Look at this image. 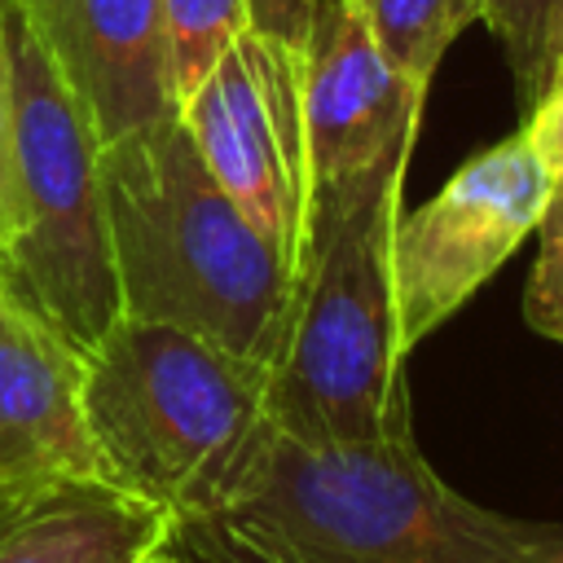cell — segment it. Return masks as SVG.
Returning a JSON list of instances; mask_svg holds the SVG:
<instances>
[{
	"mask_svg": "<svg viewBox=\"0 0 563 563\" xmlns=\"http://www.w3.org/2000/svg\"><path fill=\"white\" fill-rule=\"evenodd\" d=\"M185 563H559L563 523L488 510L413 435L308 444L268 418L220 501L172 532Z\"/></svg>",
	"mask_w": 563,
	"mask_h": 563,
	"instance_id": "6da1fadb",
	"label": "cell"
},
{
	"mask_svg": "<svg viewBox=\"0 0 563 563\" xmlns=\"http://www.w3.org/2000/svg\"><path fill=\"white\" fill-rule=\"evenodd\" d=\"M409 154L400 145L365 172L312 185L282 343L264 369V418L295 440L413 435L391 286Z\"/></svg>",
	"mask_w": 563,
	"mask_h": 563,
	"instance_id": "7a4b0ae2",
	"label": "cell"
},
{
	"mask_svg": "<svg viewBox=\"0 0 563 563\" xmlns=\"http://www.w3.org/2000/svg\"><path fill=\"white\" fill-rule=\"evenodd\" d=\"M123 317L194 330L273 365L295 268L207 172L180 114L101 145Z\"/></svg>",
	"mask_w": 563,
	"mask_h": 563,
	"instance_id": "3957f363",
	"label": "cell"
},
{
	"mask_svg": "<svg viewBox=\"0 0 563 563\" xmlns=\"http://www.w3.org/2000/svg\"><path fill=\"white\" fill-rule=\"evenodd\" d=\"M84 422L101 479L180 528L220 501L251 453L264 427V365L119 312L84 352Z\"/></svg>",
	"mask_w": 563,
	"mask_h": 563,
	"instance_id": "277c9868",
	"label": "cell"
},
{
	"mask_svg": "<svg viewBox=\"0 0 563 563\" xmlns=\"http://www.w3.org/2000/svg\"><path fill=\"white\" fill-rule=\"evenodd\" d=\"M18 128L13 299L88 352L119 321V282L101 194V141L44 62L18 13L4 22Z\"/></svg>",
	"mask_w": 563,
	"mask_h": 563,
	"instance_id": "5b68a950",
	"label": "cell"
},
{
	"mask_svg": "<svg viewBox=\"0 0 563 563\" xmlns=\"http://www.w3.org/2000/svg\"><path fill=\"white\" fill-rule=\"evenodd\" d=\"M554 172L528 128L471 154L440 194L400 211L391 229V286L405 356L462 312L497 268L537 233Z\"/></svg>",
	"mask_w": 563,
	"mask_h": 563,
	"instance_id": "8992f818",
	"label": "cell"
},
{
	"mask_svg": "<svg viewBox=\"0 0 563 563\" xmlns=\"http://www.w3.org/2000/svg\"><path fill=\"white\" fill-rule=\"evenodd\" d=\"M180 123L220 189L295 268L312 202L303 48L246 26L180 101Z\"/></svg>",
	"mask_w": 563,
	"mask_h": 563,
	"instance_id": "52a82bcc",
	"label": "cell"
},
{
	"mask_svg": "<svg viewBox=\"0 0 563 563\" xmlns=\"http://www.w3.org/2000/svg\"><path fill=\"white\" fill-rule=\"evenodd\" d=\"M101 145L176 119L163 0H13Z\"/></svg>",
	"mask_w": 563,
	"mask_h": 563,
	"instance_id": "ba28073f",
	"label": "cell"
},
{
	"mask_svg": "<svg viewBox=\"0 0 563 563\" xmlns=\"http://www.w3.org/2000/svg\"><path fill=\"white\" fill-rule=\"evenodd\" d=\"M427 92L374 44L347 0H321L303 40V136L312 185L365 172L418 141Z\"/></svg>",
	"mask_w": 563,
	"mask_h": 563,
	"instance_id": "9c48e42d",
	"label": "cell"
},
{
	"mask_svg": "<svg viewBox=\"0 0 563 563\" xmlns=\"http://www.w3.org/2000/svg\"><path fill=\"white\" fill-rule=\"evenodd\" d=\"M97 475L84 422V352L0 295V488Z\"/></svg>",
	"mask_w": 563,
	"mask_h": 563,
	"instance_id": "30bf717a",
	"label": "cell"
},
{
	"mask_svg": "<svg viewBox=\"0 0 563 563\" xmlns=\"http://www.w3.org/2000/svg\"><path fill=\"white\" fill-rule=\"evenodd\" d=\"M172 532L163 510L97 475L0 488V563H136Z\"/></svg>",
	"mask_w": 563,
	"mask_h": 563,
	"instance_id": "8fae6325",
	"label": "cell"
},
{
	"mask_svg": "<svg viewBox=\"0 0 563 563\" xmlns=\"http://www.w3.org/2000/svg\"><path fill=\"white\" fill-rule=\"evenodd\" d=\"M383 57L422 92H431V79L453 48V40L484 22V0H347Z\"/></svg>",
	"mask_w": 563,
	"mask_h": 563,
	"instance_id": "7c38bea8",
	"label": "cell"
},
{
	"mask_svg": "<svg viewBox=\"0 0 563 563\" xmlns=\"http://www.w3.org/2000/svg\"><path fill=\"white\" fill-rule=\"evenodd\" d=\"M251 26V0H163L167 70L176 106L211 75L220 53Z\"/></svg>",
	"mask_w": 563,
	"mask_h": 563,
	"instance_id": "4fadbf2b",
	"label": "cell"
},
{
	"mask_svg": "<svg viewBox=\"0 0 563 563\" xmlns=\"http://www.w3.org/2000/svg\"><path fill=\"white\" fill-rule=\"evenodd\" d=\"M563 0H484V26L506 53L515 97L528 110L545 88V40Z\"/></svg>",
	"mask_w": 563,
	"mask_h": 563,
	"instance_id": "5bb4252c",
	"label": "cell"
},
{
	"mask_svg": "<svg viewBox=\"0 0 563 563\" xmlns=\"http://www.w3.org/2000/svg\"><path fill=\"white\" fill-rule=\"evenodd\" d=\"M523 321L563 347V172L554 176L550 202L537 224V260L523 286Z\"/></svg>",
	"mask_w": 563,
	"mask_h": 563,
	"instance_id": "9a60e30c",
	"label": "cell"
},
{
	"mask_svg": "<svg viewBox=\"0 0 563 563\" xmlns=\"http://www.w3.org/2000/svg\"><path fill=\"white\" fill-rule=\"evenodd\" d=\"M18 229V128H13V62L0 31V242Z\"/></svg>",
	"mask_w": 563,
	"mask_h": 563,
	"instance_id": "2e32d148",
	"label": "cell"
},
{
	"mask_svg": "<svg viewBox=\"0 0 563 563\" xmlns=\"http://www.w3.org/2000/svg\"><path fill=\"white\" fill-rule=\"evenodd\" d=\"M523 128H528L537 154L545 158V167L559 176L563 172V62L554 66V75L541 88V97L523 110Z\"/></svg>",
	"mask_w": 563,
	"mask_h": 563,
	"instance_id": "e0dca14e",
	"label": "cell"
},
{
	"mask_svg": "<svg viewBox=\"0 0 563 563\" xmlns=\"http://www.w3.org/2000/svg\"><path fill=\"white\" fill-rule=\"evenodd\" d=\"M317 9H321V0H251V26L303 48Z\"/></svg>",
	"mask_w": 563,
	"mask_h": 563,
	"instance_id": "ac0fdd59",
	"label": "cell"
},
{
	"mask_svg": "<svg viewBox=\"0 0 563 563\" xmlns=\"http://www.w3.org/2000/svg\"><path fill=\"white\" fill-rule=\"evenodd\" d=\"M559 62H563V4H559V13H554L550 40H545V84H550V75H554Z\"/></svg>",
	"mask_w": 563,
	"mask_h": 563,
	"instance_id": "d6986e66",
	"label": "cell"
},
{
	"mask_svg": "<svg viewBox=\"0 0 563 563\" xmlns=\"http://www.w3.org/2000/svg\"><path fill=\"white\" fill-rule=\"evenodd\" d=\"M136 563H185V559H180V554L172 550V541H167V545H158V550H150V554H141Z\"/></svg>",
	"mask_w": 563,
	"mask_h": 563,
	"instance_id": "ffe728a7",
	"label": "cell"
},
{
	"mask_svg": "<svg viewBox=\"0 0 563 563\" xmlns=\"http://www.w3.org/2000/svg\"><path fill=\"white\" fill-rule=\"evenodd\" d=\"M0 295H13V264H9V246L0 242Z\"/></svg>",
	"mask_w": 563,
	"mask_h": 563,
	"instance_id": "44dd1931",
	"label": "cell"
},
{
	"mask_svg": "<svg viewBox=\"0 0 563 563\" xmlns=\"http://www.w3.org/2000/svg\"><path fill=\"white\" fill-rule=\"evenodd\" d=\"M9 13H13V0H0V31H4V22H9Z\"/></svg>",
	"mask_w": 563,
	"mask_h": 563,
	"instance_id": "7402d4cb",
	"label": "cell"
},
{
	"mask_svg": "<svg viewBox=\"0 0 563 563\" xmlns=\"http://www.w3.org/2000/svg\"><path fill=\"white\" fill-rule=\"evenodd\" d=\"M559 563H563V559H559Z\"/></svg>",
	"mask_w": 563,
	"mask_h": 563,
	"instance_id": "603a6c76",
	"label": "cell"
}]
</instances>
